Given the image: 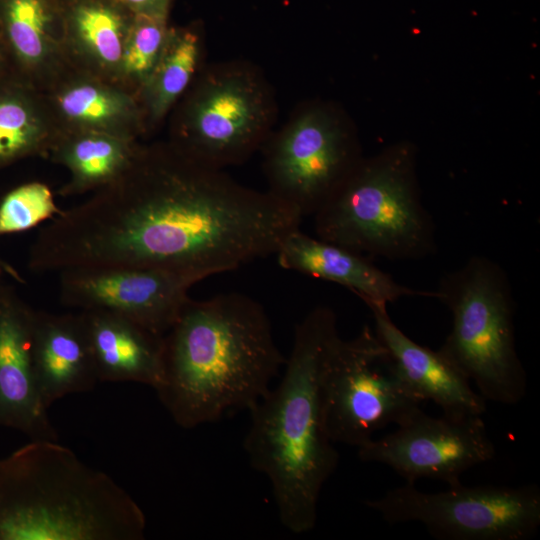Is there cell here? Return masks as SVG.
Instances as JSON below:
<instances>
[{
    "instance_id": "cell-20",
    "label": "cell",
    "mask_w": 540,
    "mask_h": 540,
    "mask_svg": "<svg viewBox=\"0 0 540 540\" xmlns=\"http://www.w3.org/2000/svg\"><path fill=\"white\" fill-rule=\"evenodd\" d=\"M64 32L90 62L118 72L132 12L116 0H70L63 7Z\"/></svg>"
},
{
    "instance_id": "cell-10",
    "label": "cell",
    "mask_w": 540,
    "mask_h": 540,
    "mask_svg": "<svg viewBox=\"0 0 540 540\" xmlns=\"http://www.w3.org/2000/svg\"><path fill=\"white\" fill-rule=\"evenodd\" d=\"M360 161L348 133L330 113L306 110L267 147L268 192L303 218L313 216Z\"/></svg>"
},
{
    "instance_id": "cell-16",
    "label": "cell",
    "mask_w": 540,
    "mask_h": 540,
    "mask_svg": "<svg viewBox=\"0 0 540 540\" xmlns=\"http://www.w3.org/2000/svg\"><path fill=\"white\" fill-rule=\"evenodd\" d=\"M32 371L38 393L49 407L99 382L80 313L35 311L31 339Z\"/></svg>"
},
{
    "instance_id": "cell-4",
    "label": "cell",
    "mask_w": 540,
    "mask_h": 540,
    "mask_svg": "<svg viewBox=\"0 0 540 540\" xmlns=\"http://www.w3.org/2000/svg\"><path fill=\"white\" fill-rule=\"evenodd\" d=\"M145 529L137 502L58 441L0 460V540H141Z\"/></svg>"
},
{
    "instance_id": "cell-1",
    "label": "cell",
    "mask_w": 540,
    "mask_h": 540,
    "mask_svg": "<svg viewBox=\"0 0 540 540\" xmlns=\"http://www.w3.org/2000/svg\"><path fill=\"white\" fill-rule=\"evenodd\" d=\"M303 217L270 192L240 185L173 143L140 149L77 210L87 260L201 280L273 255Z\"/></svg>"
},
{
    "instance_id": "cell-3",
    "label": "cell",
    "mask_w": 540,
    "mask_h": 540,
    "mask_svg": "<svg viewBox=\"0 0 540 540\" xmlns=\"http://www.w3.org/2000/svg\"><path fill=\"white\" fill-rule=\"evenodd\" d=\"M340 338L334 310H310L295 327L278 385L249 411L244 449L271 484L280 522L295 534L315 527L320 493L339 463L325 426L323 380Z\"/></svg>"
},
{
    "instance_id": "cell-14",
    "label": "cell",
    "mask_w": 540,
    "mask_h": 540,
    "mask_svg": "<svg viewBox=\"0 0 540 540\" xmlns=\"http://www.w3.org/2000/svg\"><path fill=\"white\" fill-rule=\"evenodd\" d=\"M367 306L373 316L377 337L421 402L432 401L444 415L452 417L482 416L486 409L485 399L439 350H431L408 337L392 321L387 306Z\"/></svg>"
},
{
    "instance_id": "cell-22",
    "label": "cell",
    "mask_w": 540,
    "mask_h": 540,
    "mask_svg": "<svg viewBox=\"0 0 540 540\" xmlns=\"http://www.w3.org/2000/svg\"><path fill=\"white\" fill-rule=\"evenodd\" d=\"M199 55V37L195 32L169 28L159 59L143 83L146 106L153 120L162 118L186 90Z\"/></svg>"
},
{
    "instance_id": "cell-15",
    "label": "cell",
    "mask_w": 540,
    "mask_h": 540,
    "mask_svg": "<svg viewBox=\"0 0 540 540\" xmlns=\"http://www.w3.org/2000/svg\"><path fill=\"white\" fill-rule=\"evenodd\" d=\"M275 255L282 268L337 283L358 295L366 305L388 306L404 297H436L435 291L415 290L398 283L368 257L311 237L299 228L284 238Z\"/></svg>"
},
{
    "instance_id": "cell-9",
    "label": "cell",
    "mask_w": 540,
    "mask_h": 540,
    "mask_svg": "<svg viewBox=\"0 0 540 540\" xmlns=\"http://www.w3.org/2000/svg\"><path fill=\"white\" fill-rule=\"evenodd\" d=\"M270 114V99L258 78L245 69H223L195 89L173 144L221 169L245 159L260 144Z\"/></svg>"
},
{
    "instance_id": "cell-7",
    "label": "cell",
    "mask_w": 540,
    "mask_h": 540,
    "mask_svg": "<svg viewBox=\"0 0 540 540\" xmlns=\"http://www.w3.org/2000/svg\"><path fill=\"white\" fill-rule=\"evenodd\" d=\"M324 419L333 443L363 446L373 434L421 410V400L401 376L370 326L339 339L323 380Z\"/></svg>"
},
{
    "instance_id": "cell-18",
    "label": "cell",
    "mask_w": 540,
    "mask_h": 540,
    "mask_svg": "<svg viewBox=\"0 0 540 540\" xmlns=\"http://www.w3.org/2000/svg\"><path fill=\"white\" fill-rule=\"evenodd\" d=\"M53 158L66 166L70 181L60 190L63 196L96 191L117 178L130 164L137 148L132 139L94 132H71L57 138Z\"/></svg>"
},
{
    "instance_id": "cell-12",
    "label": "cell",
    "mask_w": 540,
    "mask_h": 540,
    "mask_svg": "<svg viewBox=\"0 0 540 540\" xmlns=\"http://www.w3.org/2000/svg\"><path fill=\"white\" fill-rule=\"evenodd\" d=\"M60 301L81 310L104 309L124 315L164 335L174 324L194 275L139 267L72 268L59 273Z\"/></svg>"
},
{
    "instance_id": "cell-11",
    "label": "cell",
    "mask_w": 540,
    "mask_h": 540,
    "mask_svg": "<svg viewBox=\"0 0 540 540\" xmlns=\"http://www.w3.org/2000/svg\"><path fill=\"white\" fill-rule=\"evenodd\" d=\"M494 456L482 416L432 417L422 410L392 433L358 448L360 460L384 464L412 484L420 478L461 484L464 472Z\"/></svg>"
},
{
    "instance_id": "cell-2",
    "label": "cell",
    "mask_w": 540,
    "mask_h": 540,
    "mask_svg": "<svg viewBox=\"0 0 540 540\" xmlns=\"http://www.w3.org/2000/svg\"><path fill=\"white\" fill-rule=\"evenodd\" d=\"M285 361L261 303L237 292L189 297L164 334L155 391L175 423L191 429L250 411Z\"/></svg>"
},
{
    "instance_id": "cell-27",
    "label": "cell",
    "mask_w": 540,
    "mask_h": 540,
    "mask_svg": "<svg viewBox=\"0 0 540 540\" xmlns=\"http://www.w3.org/2000/svg\"><path fill=\"white\" fill-rule=\"evenodd\" d=\"M0 267H2L9 274L13 275L16 279H19L18 278L19 276L17 275V273L12 268H10L8 265H6L5 263L0 262Z\"/></svg>"
},
{
    "instance_id": "cell-21",
    "label": "cell",
    "mask_w": 540,
    "mask_h": 540,
    "mask_svg": "<svg viewBox=\"0 0 540 540\" xmlns=\"http://www.w3.org/2000/svg\"><path fill=\"white\" fill-rule=\"evenodd\" d=\"M60 115L73 126L71 132L94 131L132 139L137 127V107L123 91L94 80H79L56 97Z\"/></svg>"
},
{
    "instance_id": "cell-5",
    "label": "cell",
    "mask_w": 540,
    "mask_h": 540,
    "mask_svg": "<svg viewBox=\"0 0 540 540\" xmlns=\"http://www.w3.org/2000/svg\"><path fill=\"white\" fill-rule=\"evenodd\" d=\"M313 217L317 237L366 257L414 260L436 249L435 225L421 202L408 145L361 160Z\"/></svg>"
},
{
    "instance_id": "cell-28",
    "label": "cell",
    "mask_w": 540,
    "mask_h": 540,
    "mask_svg": "<svg viewBox=\"0 0 540 540\" xmlns=\"http://www.w3.org/2000/svg\"><path fill=\"white\" fill-rule=\"evenodd\" d=\"M1 56V55H0ZM0 60H1V57H0Z\"/></svg>"
},
{
    "instance_id": "cell-23",
    "label": "cell",
    "mask_w": 540,
    "mask_h": 540,
    "mask_svg": "<svg viewBox=\"0 0 540 540\" xmlns=\"http://www.w3.org/2000/svg\"><path fill=\"white\" fill-rule=\"evenodd\" d=\"M56 140L32 100L0 91V164L51 149Z\"/></svg>"
},
{
    "instance_id": "cell-17",
    "label": "cell",
    "mask_w": 540,
    "mask_h": 540,
    "mask_svg": "<svg viewBox=\"0 0 540 540\" xmlns=\"http://www.w3.org/2000/svg\"><path fill=\"white\" fill-rule=\"evenodd\" d=\"M99 382H136L154 390L163 376L164 335L104 309L79 311Z\"/></svg>"
},
{
    "instance_id": "cell-26",
    "label": "cell",
    "mask_w": 540,
    "mask_h": 540,
    "mask_svg": "<svg viewBox=\"0 0 540 540\" xmlns=\"http://www.w3.org/2000/svg\"><path fill=\"white\" fill-rule=\"evenodd\" d=\"M132 13L167 14L171 0H116Z\"/></svg>"
},
{
    "instance_id": "cell-8",
    "label": "cell",
    "mask_w": 540,
    "mask_h": 540,
    "mask_svg": "<svg viewBox=\"0 0 540 540\" xmlns=\"http://www.w3.org/2000/svg\"><path fill=\"white\" fill-rule=\"evenodd\" d=\"M365 504L390 524L419 522L439 540H526L540 525V489L535 484H458L428 493L406 482Z\"/></svg>"
},
{
    "instance_id": "cell-24",
    "label": "cell",
    "mask_w": 540,
    "mask_h": 540,
    "mask_svg": "<svg viewBox=\"0 0 540 540\" xmlns=\"http://www.w3.org/2000/svg\"><path fill=\"white\" fill-rule=\"evenodd\" d=\"M167 14L133 13L119 73L143 85L164 47L169 28Z\"/></svg>"
},
{
    "instance_id": "cell-13",
    "label": "cell",
    "mask_w": 540,
    "mask_h": 540,
    "mask_svg": "<svg viewBox=\"0 0 540 540\" xmlns=\"http://www.w3.org/2000/svg\"><path fill=\"white\" fill-rule=\"evenodd\" d=\"M34 313L12 296H0V426L31 440L58 441L32 371Z\"/></svg>"
},
{
    "instance_id": "cell-6",
    "label": "cell",
    "mask_w": 540,
    "mask_h": 540,
    "mask_svg": "<svg viewBox=\"0 0 540 540\" xmlns=\"http://www.w3.org/2000/svg\"><path fill=\"white\" fill-rule=\"evenodd\" d=\"M436 297L452 314L439 351L486 400L519 403L527 375L517 354L512 287L503 268L475 255L440 279Z\"/></svg>"
},
{
    "instance_id": "cell-25",
    "label": "cell",
    "mask_w": 540,
    "mask_h": 540,
    "mask_svg": "<svg viewBox=\"0 0 540 540\" xmlns=\"http://www.w3.org/2000/svg\"><path fill=\"white\" fill-rule=\"evenodd\" d=\"M62 210L44 183L30 182L10 191L0 203V236L29 230Z\"/></svg>"
},
{
    "instance_id": "cell-19",
    "label": "cell",
    "mask_w": 540,
    "mask_h": 540,
    "mask_svg": "<svg viewBox=\"0 0 540 540\" xmlns=\"http://www.w3.org/2000/svg\"><path fill=\"white\" fill-rule=\"evenodd\" d=\"M59 0H0V30L17 62L29 71L44 68L56 55L64 31Z\"/></svg>"
}]
</instances>
